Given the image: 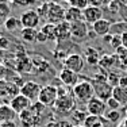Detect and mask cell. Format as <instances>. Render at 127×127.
I'll use <instances>...</instances> for the list:
<instances>
[{
	"mask_svg": "<svg viewBox=\"0 0 127 127\" xmlns=\"http://www.w3.org/2000/svg\"><path fill=\"white\" fill-rule=\"evenodd\" d=\"M73 91V96L77 101L80 103H88L92 97H95V88H93V84L88 80H83L78 81L76 85L72 88Z\"/></svg>",
	"mask_w": 127,
	"mask_h": 127,
	"instance_id": "cell-1",
	"label": "cell"
},
{
	"mask_svg": "<svg viewBox=\"0 0 127 127\" xmlns=\"http://www.w3.org/2000/svg\"><path fill=\"white\" fill-rule=\"evenodd\" d=\"M54 111L57 114H61V115H70L76 110V99H74L73 95H61L58 96L56 104H54Z\"/></svg>",
	"mask_w": 127,
	"mask_h": 127,
	"instance_id": "cell-2",
	"label": "cell"
},
{
	"mask_svg": "<svg viewBox=\"0 0 127 127\" xmlns=\"http://www.w3.org/2000/svg\"><path fill=\"white\" fill-rule=\"evenodd\" d=\"M92 84H93V88H95V96L96 97L101 99V100H104V101H107L108 99L112 97L114 87L108 83L105 77L101 78L100 76H96Z\"/></svg>",
	"mask_w": 127,
	"mask_h": 127,
	"instance_id": "cell-3",
	"label": "cell"
},
{
	"mask_svg": "<svg viewBox=\"0 0 127 127\" xmlns=\"http://www.w3.org/2000/svg\"><path fill=\"white\" fill-rule=\"evenodd\" d=\"M57 99H58V88L56 85L47 84V85L42 87L38 97V101L41 104H43L45 107H54Z\"/></svg>",
	"mask_w": 127,
	"mask_h": 127,
	"instance_id": "cell-4",
	"label": "cell"
},
{
	"mask_svg": "<svg viewBox=\"0 0 127 127\" xmlns=\"http://www.w3.org/2000/svg\"><path fill=\"white\" fill-rule=\"evenodd\" d=\"M62 62H64V68L69 69V70H73L76 73H81L84 66H85V58L81 54H77V53L68 54V57Z\"/></svg>",
	"mask_w": 127,
	"mask_h": 127,
	"instance_id": "cell-5",
	"label": "cell"
},
{
	"mask_svg": "<svg viewBox=\"0 0 127 127\" xmlns=\"http://www.w3.org/2000/svg\"><path fill=\"white\" fill-rule=\"evenodd\" d=\"M41 84L37 83V81H26L22 87H20V95L26 96L29 100H31L32 103L34 101H38V97H39V93H41Z\"/></svg>",
	"mask_w": 127,
	"mask_h": 127,
	"instance_id": "cell-6",
	"label": "cell"
},
{
	"mask_svg": "<svg viewBox=\"0 0 127 127\" xmlns=\"http://www.w3.org/2000/svg\"><path fill=\"white\" fill-rule=\"evenodd\" d=\"M65 10L64 5L54 4V3L49 1V11H47V18L46 22L51 23V25H58L65 20Z\"/></svg>",
	"mask_w": 127,
	"mask_h": 127,
	"instance_id": "cell-7",
	"label": "cell"
},
{
	"mask_svg": "<svg viewBox=\"0 0 127 127\" xmlns=\"http://www.w3.org/2000/svg\"><path fill=\"white\" fill-rule=\"evenodd\" d=\"M89 35V27L88 23L84 20H78L76 23L70 25V38L74 41H84Z\"/></svg>",
	"mask_w": 127,
	"mask_h": 127,
	"instance_id": "cell-8",
	"label": "cell"
},
{
	"mask_svg": "<svg viewBox=\"0 0 127 127\" xmlns=\"http://www.w3.org/2000/svg\"><path fill=\"white\" fill-rule=\"evenodd\" d=\"M20 22L23 29H37L41 25V16L37 12V10H27L20 15Z\"/></svg>",
	"mask_w": 127,
	"mask_h": 127,
	"instance_id": "cell-9",
	"label": "cell"
},
{
	"mask_svg": "<svg viewBox=\"0 0 127 127\" xmlns=\"http://www.w3.org/2000/svg\"><path fill=\"white\" fill-rule=\"evenodd\" d=\"M31 104H32V101L29 100L26 96L20 95V93H19V95H16L15 97H12L10 100V107L12 108V111L18 115V116H19L20 114H23L25 111L30 110Z\"/></svg>",
	"mask_w": 127,
	"mask_h": 127,
	"instance_id": "cell-10",
	"label": "cell"
},
{
	"mask_svg": "<svg viewBox=\"0 0 127 127\" xmlns=\"http://www.w3.org/2000/svg\"><path fill=\"white\" fill-rule=\"evenodd\" d=\"M104 16V11L101 7H96V5H88L85 10H83V20L87 22L88 25H95Z\"/></svg>",
	"mask_w": 127,
	"mask_h": 127,
	"instance_id": "cell-11",
	"label": "cell"
},
{
	"mask_svg": "<svg viewBox=\"0 0 127 127\" xmlns=\"http://www.w3.org/2000/svg\"><path fill=\"white\" fill-rule=\"evenodd\" d=\"M87 112L89 115H95V116H104L105 110H107V103L99 97H92L91 100L87 103Z\"/></svg>",
	"mask_w": 127,
	"mask_h": 127,
	"instance_id": "cell-12",
	"label": "cell"
},
{
	"mask_svg": "<svg viewBox=\"0 0 127 127\" xmlns=\"http://www.w3.org/2000/svg\"><path fill=\"white\" fill-rule=\"evenodd\" d=\"M60 81H61V84L64 87H66V88H73L74 85L78 83V73L73 70H69V69L66 68H62L61 70H60Z\"/></svg>",
	"mask_w": 127,
	"mask_h": 127,
	"instance_id": "cell-13",
	"label": "cell"
},
{
	"mask_svg": "<svg viewBox=\"0 0 127 127\" xmlns=\"http://www.w3.org/2000/svg\"><path fill=\"white\" fill-rule=\"evenodd\" d=\"M111 29H112V23L107 19H100L99 22H96L95 25H92V31L93 34H96L97 37H105L111 32Z\"/></svg>",
	"mask_w": 127,
	"mask_h": 127,
	"instance_id": "cell-14",
	"label": "cell"
},
{
	"mask_svg": "<svg viewBox=\"0 0 127 127\" xmlns=\"http://www.w3.org/2000/svg\"><path fill=\"white\" fill-rule=\"evenodd\" d=\"M4 29L7 30L11 34H16V32H20L23 30L22 22H20V18L16 16H10L8 19H5L4 22Z\"/></svg>",
	"mask_w": 127,
	"mask_h": 127,
	"instance_id": "cell-15",
	"label": "cell"
},
{
	"mask_svg": "<svg viewBox=\"0 0 127 127\" xmlns=\"http://www.w3.org/2000/svg\"><path fill=\"white\" fill-rule=\"evenodd\" d=\"M56 34L58 41H65V39L70 38V23L64 20V22L56 25Z\"/></svg>",
	"mask_w": 127,
	"mask_h": 127,
	"instance_id": "cell-16",
	"label": "cell"
},
{
	"mask_svg": "<svg viewBox=\"0 0 127 127\" xmlns=\"http://www.w3.org/2000/svg\"><path fill=\"white\" fill-rule=\"evenodd\" d=\"M65 20L68 23H76L78 20H83V10H78L74 7H68L65 10Z\"/></svg>",
	"mask_w": 127,
	"mask_h": 127,
	"instance_id": "cell-17",
	"label": "cell"
},
{
	"mask_svg": "<svg viewBox=\"0 0 127 127\" xmlns=\"http://www.w3.org/2000/svg\"><path fill=\"white\" fill-rule=\"evenodd\" d=\"M15 116H18V115L12 111L10 104H0V123L14 120Z\"/></svg>",
	"mask_w": 127,
	"mask_h": 127,
	"instance_id": "cell-18",
	"label": "cell"
},
{
	"mask_svg": "<svg viewBox=\"0 0 127 127\" xmlns=\"http://www.w3.org/2000/svg\"><path fill=\"white\" fill-rule=\"evenodd\" d=\"M20 39L26 43H34L37 42V35H38V30L37 29H23L19 32Z\"/></svg>",
	"mask_w": 127,
	"mask_h": 127,
	"instance_id": "cell-19",
	"label": "cell"
},
{
	"mask_svg": "<svg viewBox=\"0 0 127 127\" xmlns=\"http://www.w3.org/2000/svg\"><path fill=\"white\" fill-rule=\"evenodd\" d=\"M112 97L119 103L120 105H127V88H122V87H119V85L114 87Z\"/></svg>",
	"mask_w": 127,
	"mask_h": 127,
	"instance_id": "cell-20",
	"label": "cell"
},
{
	"mask_svg": "<svg viewBox=\"0 0 127 127\" xmlns=\"http://www.w3.org/2000/svg\"><path fill=\"white\" fill-rule=\"evenodd\" d=\"M84 58H85V62H88L89 65H95L100 61V54L93 47H87L85 51H84Z\"/></svg>",
	"mask_w": 127,
	"mask_h": 127,
	"instance_id": "cell-21",
	"label": "cell"
},
{
	"mask_svg": "<svg viewBox=\"0 0 127 127\" xmlns=\"http://www.w3.org/2000/svg\"><path fill=\"white\" fill-rule=\"evenodd\" d=\"M84 127H104V120L101 116H95V115H89L84 120Z\"/></svg>",
	"mask_w": 127,
	"mask_h": 127,
	"instance_id": "cell-22",
	"label": "cell"
},
{
	"mask_svg": "<svg viewBox=\"0 0 127 127\" xmlns=\"http://www.w3.org/2000/svg\"><path fill=\"white\" fill-rule=\"evenodd\" d=\"M88 116V112H84L83 110H74L73 112L70 114V122L73 123L74 126L76 125H84V120L85 118Z\"/></svg>",
	"mask_w": 127,
	"mask_h": 127,
	"instance_id": "cell-23",
	"label": "cell"
},
{
	"mask_svg": "<svg viewBox=\"0 0 127 127\" xmlns=\"http://www.w3.org/2000/svg\"><path fill=\"white\" fill-rule=\"evenodd\" d=\"M41 31L46 35V38L49 41H56L57 39V34H56V25H51V23H45L41 27Z\"/></svg>",
	"mask_w": 127,
	"mask_h": 127,
	"instance_id": "cell-24",
	"label": "cell"
},
{
	"mask_svg": "<svg viewBox=\"0 0 127 127\" xmlns=\"http://www.w3.org/2000/svg\"><path fill=\"white\" fill-rule=\"evenodd\" d=\"M11 14V7L7 1H0V23L5 22V19L10 18Z\"/></svg>",
	"mask_w": 127,
	"mask_h": 127,
	"instance_id": "cell-25",
	"label": "cell"
},
{
	"mask_svg": "<svg viewBox=\"0 0 127 127\" xmlns=\"http://www.w3.org/2000/svg\"><path fill=\"white\" fill-rule=\"evenodd\" d=\"M120 118H122V114L119 112V110L110 111V112H107L104 115V119L108 120V122H111V123H116L118 120H120Z\"/></svg>",
	"mask_w": 127,
	"mask_h": 127,
	"instance_id": "cell-26",
	"label": "cell"
},
{
	"mask_svg": "<svg viewBox=\"0 0 127 127\" xmlns=\"http://www.w3.org/2000/svg\"><path fill=\"white\" fill-rule=\"evenodd\" d=\"M110 46L112 47V49H115V50H118L119 47H122V46H123L122 35H120V34H112L111 41H110Z\"/></svg>",
	"mask_w": 127,
	"mask_h": 127,
	"instance_id": "cell-27",
	"label": "cell"
},
{
	"mask_svg": "<svg viewBox=\"0 0 127 127\" xmlns=\"http://www.w3.org/2000/svg\"><path fill=\"white\" fill-rule=\"evenodd\" d=\"M69 7H74L78 8V10H85L88 7V0H68Z\"/></svg>",
	"mask_w": 127,
	"mask_h": 127,
	"instance_id": "cell-28",
	"label": "cell"
},
{
	"mask_svg": "<svg viewBox=\"0 0 127 127\" xmlns=\"http://www.w3.org/2000/svg\"><path fill=\"white\" fill-rule=\"evenodd\" d=\"M47 11H49V3H42L37 8V12L39 14L41 19H43V20H46V18H47Z\"/></svg>",
	"mask_w": 127,
	"mask_h": 127,
	"instance_id": "cell-29",
	"label": "cell"
},
{
	"mask_svg": "<svg viewBox=\"0 0 127 127\" xmlns=\"http://www.w3.org/2000/svg\"><path fill=\"white\" fill-rule=\"evenodd\" d=\"M10 45H11V41L8 37H5V35H3V37H0V50H8L10 49Z\"/></svg>",
	"mask_w": 127,
	"mask_h": 127,
	"instance_id": "cell-30",
	"label": "cell"
},
{
	"mask_svg": "<svg viewBox=\"0 0 127 127\" xmlns=\"http://www.w3.org/2000/svg\"><path fill=\"white\" fill-rule=\"evenodd\" d=\"M105 103H107V108H108V110H110V111H115V110H119V108L122 107V105H120L119 103H118L116 100H115L114 97L108 99V100L105 101Z\"/></svg>",
	"mask_w": 127,
	"mask_h": 127,
	"instance_id": "cell-31",
	"label": "cell"
},
{
	"mask_svg": "<svg viewBox=\"0 0 127 127\" xmlns=\"http://www.w3.org/2000/svg\"><path fill=\"white\" fill-rule=\"evenodd\" d=\"M11 1H12L14 4L19 5V7H25V5H30V4H32V3H35L34 0H11Z\"/></svg>",
	"mask_w": 127,
	"mask_h": 127,
	"instance_id": "cell-32",
	"label": "cell"
},
{
	"mask_svg": "<svg viewBox=\"0 0 127 127\" xmlns=\"http://www.w3.org/2000/svg\"><path fill=\"white\" fill-rule=\"evenodd\" d=\"M7 73H8V69L5 68V65L0 64V81L7 80Z\"/></svg>",
	"mask_w": 127,
	"mask_h": 127,
	"instance_id": "cell-33",
	"label": "cell"
},
{
	"mask_svg": "<svg viewBox=\"0 0 127 127\" xmlns=\"http://www.w3.org/2000/svg\"><path fill=\"white\" fill-rule=\"evenodd\" d=\"M47 41H49V39L46 38V35H45L43 32L41 31V30H38V35H37V42H39V43H46Z\"/></svg>",
	"mask_w": 127,
	"mask_h": 127,
	"instance_id": "cell-34",
	"label": "cell"
},
{
	"mask_svg": "<svg viewBox=\"0 0 127 127\" xmlns=\"http://www.w3.org/2000/svg\"><path fill=\"white\" fill-rule=\"evenodd\" d=\"M119 87H122V88H127V76H122L119 78V84H118Z\"/></svg>",
	"mask_w": 127,
	"mask_h": 127,
	"instance_id": "cell-35",
	"label": "cell"
},
{
	"mask_svg": "<svg viewBox=\"0 0 127 127\" xmlns=\"http://www.w3.org/2000/svg\"><path fill=\"white\" fill-rule=\"evenodd\" d=\"M0 127H18V125L15 123V120H10V122L0 123Z\"/></svg>",
	"mask_w": 127,
	"mask_h": 127,
	"instance_id": "cell-36",
	"label": "cell"
},
{
	"mask_svg": "<svg viewBox=\"0 0 127 127\" xmlns=\"http://www.w3.org/2000/svg\"><path fill=\"white\" fill-rule=\"evenodd\" d=\"M60 127H73L74 125L70 122V120H60Z\"/></svg>",
	"mask_w": 127,
	"mask_h": 127,
	"instance_id": "cell-37",
	"label": "cell"
},
{
	"mask_svg": "<svg viewBox=\"0 0 127 127\" xmlns=\"http://www.w3.org/2000/svg\"><path fill=\"white\" fill-rule=\"evenodd\" d=\"M103 3H104V0H88L89 5H96V7H100Z\"/></svg>",
	"mask_w": 127,
	"mask_h": 127,
	"instance_id": "cell-38",
	"label": "cell"
},
{
	"mask_svg": "<svg viewBox=\"0 0 127 127\" xmlns=\"http://www.w3.org/2000/svg\"><path fill=\"white\" fill-rule=\"evenodd\" d=\"M45 127H60V123L56 122V120H51V122H47Z\"/></svg>",
	"mask_w": 127,
	"mask_h": 127,
	"instance_id": "cell-39",
	"label": "cell"
},
{
	"mask_svg": "<svg viewBox=\"0 0 127 127\" xmlns=\"http://www.w3.org/2000/svg\"><path fill=\"white\" fill-rule=\"evenodd\" d=\"M122 42H123V46L127 49V31H125L122 34Z\"/></svg>",
	"mask_w": 127,
	"mask_h": 127,
	"instance_id": "cell-40",
	"label": "cell"
},
{
	"mask_svg": "<svg viewBox=\"0 0 127 127\" xmlns=\"http://www.w3.org/2000/svg\"><path fill=\"white\" fill-rule=\"evenodd\" d=\"M50 3H54V4H68V0H50Z\"/></svg>",
	"mask_w": 127,
	"mask_h": 127,
	"instance_id": "cell-41",
	"label": "cell"
},
{
	"mask_svg": "<svg viewBox=\"0 0 127 127\" xmlns=\"http://www.w3.org/2000/svg\"><path fill=\"white\" fill-rule=\"evenodd\" d=\"M3 62H4V56H3L1 50H0V64H3Z\"/></svg>",
	"mask_w": 127,
	"mask_h": 127,
	"instance_id": "cell-42",
	"label": "cell"
},
{
	"mask_svg": "<svg viewBox=\"0 0 127 127\" xmlns=\"http://www.w3.org/2000/svg\"><path fill=\"white\" fill-rule=\"evenodd\" d=\"M3 35H4V30H3L1 25H0V37H3Z\"/></svg>",
	"mask_w": 127,
	"mask_h": 127,
	"instance_id": "cell-43",
	"label": "cell"
},
{
	"mask_svg": "<svg viewBox=\"0 0 127 127\" xmlns=\"http://www.w3.org/2000/svg\"><path fill=\"white\" fill-rule=\"evenodd\" d=\"M73 127H84L83 125H76V126H73Z\"/></svg>",
	"mask_w": 127,
	"mask_h": 127,
	"instance_id": "cell-44",
	"label": "cell"
},
{
	"mask_svg": "<svg viewBox=\"0 0 127 127\" xmlns=\"http://www.w3.org/2000/svg\"><path fill=\"white\" fill-rule=\"evenodd\" d=\"M0 104H3V100H1V97H0Z\"/></svg>",
	"mask_w": 127,
	"mask_h": 127,
	"instance_id": "cell-45",
	"label": "cell"
},
{
	"mask_svg": "<svg viewBox=\"0 0 127 127\" xmlns=\"http://www.w3.org/2000/svg\"><path fill=\"white\" fill-rule=\"evenodd\" d=\"M34 1H38V0H34Z\"/></svg>",
	"mask_w": 127,
	"mask_h": 127,
	"instance_id": "cell-46",
	"label": "cell"
},
{
	"mask_svg": "<svg viewBox=\"0 0 127 127\" xmlns=\"http://www.w3.org/2000/svg\"><path fill=\"white\" fill-rule=\"evenodd\" d=\"M126 69H127V66H126Z\"/></svg>",
	"mask_w": 127,
	"mask_h": 127,
	"instance_id": "cell-47",
	"label": "cell"
}]
</instances>
